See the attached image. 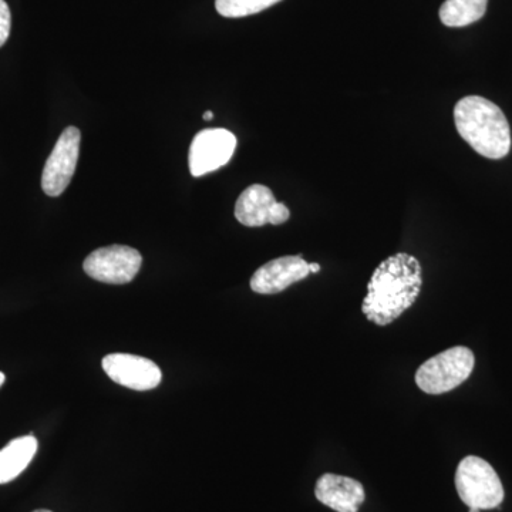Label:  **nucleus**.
<instances>
[{"instance_id": "obj_1", "label": "nucleus", "mask_w": 512, "mask_h": 512, "mask_svg": "<svg viewBox=\"0 0 512 512\" xmlns=\"http://www.w3.org/2000/svg\"><path fill=\"white\" fill-rule=\"evenodd\" d=\"M423 286L420 262L406 252L389 256L377 266L367 285L362 312L377 326L399 319L417 301Z\"/></svg>"}, {"instance_id": "obj_2", "label": "nucleus", "mask_w": 512, "mask_h": 512, "mask_svg": "<svg viewBox=\"0 0 512 512\" xmlns=\"http://www.w3.org/2000/svg\"><path fill=\"white\" fill-rule=\"evenodd\" d=\"M458 134L480 156L501 160L511 150V130L503 110L493 101L468 96L454 107Z\"/></svg>"}, {"instance_id": "obj_3", "label": "nucleus", "mask_w": 512, "mask_h": 512, "mask_svg": "<svg viewBox=\"0 0 512 512\" xmlns=\"http://www.w3.org/2000/svg\"><path fill=\"white\" fill-rule=\"evenodd\" d=\"M476 357L466 346H456L431 357L417 369L416 384L421 392L439 396L461 386L473 373Z\"/></svg>"}, {"instance_id": "obj_4", "label": "nucleus", "mask_w": 512, "mask_h": 512, "mask_svg": "<svg viewBox=\"0 0 512 512\" xmlns=\"http://www.w3.org/2000/svg\"><path fill=\"white\" fill-rule=\"evenodd\" d=\"M456 488L468 508L493 510L500 507L505 493L497 471L483 458L467 456L456 471Z\"/></svg>"}, {"instance_id": "obj_5", "label": "nucleus", "mask_w": 512, "mask_h": 512, "mask_svg": "<svg viewBox=\"0 0 512 512\" xmlns=\"http://www.w3.org/2000/svg\"><path fill=\"white\" fill-rule=\"evenodd\" d=\"M143 256L126 245H110L87 256L83 269L90 278L103 284H130L140 272Z\"/></svg>"}, {"instance_id": "obj_6", "label": "nucleus", "mask_w": 512, "mask_h": 512, "mask_svg": "<svg viewBox=\"0 0 512 512\" xmlns=\"http://www.w3.org/2000/svg\"><path fill=\"white\" fill-rule=\"evenodd\" d=\"M82 133L77 127H67L57 140L43 168L42 188L49 197H59L69 187L80 154Z\"/></svg>"}, {"instance_id": "obj_7", "label": "nucleus", "mask_w": 512, "mask_h": 512, "mask_svg": "<svg viewBox=\"0 0 512 512\" xmlns=\"http://www.w3.org/2000/svg\"><path fill=\"white\" fill-rule=\"evenodd\" d=\"M237 150V137L225 128H207L192 140L190 147V171L194 177H202L227 165Z\"/></svg>"}, {"instance_id": "obj_8", "label": "nucleus", "mask_w": 512, "mask_h": 512, "mask_svg": "<svg viewBox=\"0 0 512 512\" xmlns=\"http://www.w3.org/2000/svg\"><path fill=\"white\" fill-rule=\"evenodd\" d=\"M291 217L284 202L275 200L274 192L261 184H254L239 195L235 204V218L245 227L282 225Z\"/></svg>"}, {"instance_id": "obj_9", "label": "nucleus", "mask_w": 512, "mask_h": 512, "mask_svg": "<svg viewBox=\"0 0 512 512\" xmlns=\"http://www.w3.org/2000/svg\"><path fill=\"white\" fill-rule=\"evenodd\" d=\"M101 366L113 382L137 392L156 389L163 379L160 367L153 360L128 353H111L104 357Z\"/></svg>"}, {"instance_id": "obj_10", "label": "nucleus", "mask_w": 512, "mask_h": 512, "mask_svg": "<svg viewBox=\"0 0 512 512\" xmlns=\"http://www.w3.org/2000/svg\"><path fill=\"white\" fill-rule=\"evenodd\" d=\"M309 264L302 255L282 256L261 266L251 279V289L261 295H275L308 278Z\"/></svg>"}, {"instance_id": "obj_11", "label": "nucleus", "mask_w": 512, "mask_h": 512, "mask_svg": "<svg viewBox=\"0 0 512 512\" xmlns=\"http://www.w3.org/2000/svg\"><path fill=\"white\" fill-rule=\"evenodd\" d=\"M315 497L319 503L336 512H357L365 503V487L353 478L323 474L316 481Z\"/></svg>"}, {"instance_id": "obj_12", "label": "nucleus", "mask_w": 512, "mask_h": 512, "mask_svg": "<svg viewBox=\"0 0 512 512\" xmlns=\"http://www.w3.org/2000/svg\"><path fill=\"white\" fill-rule=\"evenodd\" d=\"M37 451L35 436H23L10 441L0 450V484H8L19 477L32 463Z\"/></svg>"}, {"instance_id": "obj_13", "label": "nucleus", "mask_w": 512, "mask_h": 512, "mask_svg": "<svg viewBox=\"0 0 512 512\" xmlns=\"http://www.w3.org/2000/svg\"><path fill=\"white\" fill-rule=\"evenodd\" d=\"M487 5L488 0H446L440 8V20L448 28H464L483 18Z\"/></svg>"}, {"instance_id": "obj_14", "label": "nucleus", "mask_w": 512, "mask_h": 512, "mask_svg": "<svg viewBox=\"0 0 512 512\" xmlns=\"http://www.w3.org/2000/svg\"><path fill=\"white\" fill-rule=\"evenodd\" d=\"M282 0H215V8L224 18H245L256 15Z\"/></svg>"}, {"instance_id": "obj_15", "label": "nucleus", "mask_w": 512, "mask_h": 512, "mask_svg": "<svg viewBox=\"0 0 512 512\" xmlns=\"http://www.w3.org/2000/svg\"><path fill=\"white\" fill-rule=\"evenodd\" d=\"M10 28H12V15H10L8 3L0 0V47L8 42Z\"/></svg>"}, {"instance_id": "obj_16", "label": "nucleus", "mask_w": 512, "mask_h": 512, "mask_svg": "<svg viewBox=\"0 0 512 512\" xmlns=\"http://www.w3.org/2000/svg\"><path fill=\"white\" fill-rule=\"evenodd\" d=\"M309 271H311V274H318L320 271V265L319 264H309Z\"/></svg>"}, {"instance_id": "obj_17", "label": "nucleus", "mask_w": 512, "mask_h": 512, "mask_svg": "<svg viewBox=\"0 0 512 512\" xmlns=\"http://www.w3.org/2000/svg\"><path fill=\"white\" fill-rule=\"evenodd\" d=\"M204 120H212L214 119V113H212V111L208 110V111H205L204 113Z\"/></svg>"}, {"instance_id": "obj_18", "label": "nucleus", "mask_w": 512, "mask_h": 512, "mask_svg": "<svg viewBox=\"0 0 512 512\" xmlns=\"http://www.w3.org/2000/svg\"><path fill=\"white\" fill-rule=\"evenodd\" d=\"M6 377L3 375L2 372H0V386H2L3 383H5Z\"/></svg>"}, {"instance_id": "obj_19", "label": "nucleus", "mask_w": 512, "mask_h": 512, "mask_svg": "<svg viewBox=\"0 0 512 512\" xmlns=\"http://www.w3.org/2000/svg\"><path fill=\"white\" fill-rule=\"evenodd\" d=\"M470 512H480V510H477V508H470Z\"/></svg>"}, {"instance_id": "obj_20", "label": "nucleus", "mask_w": 512, "mask_h": 512, "mask_svg": "<svg viewBox=\"0 0 512 512\" xmlns=\"http://www.w3.org/2000/svg\"><path fill=\"white\" fill-rule=\"evenodd\" d=\"M33 512H52V511H49V510H36V511H33Z\"/></svg>"}]
</instances>
